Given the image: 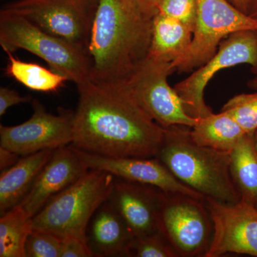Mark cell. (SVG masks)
Returning <instances> with one entry per match:
<instances>
[{
	"label": "cell",
	"instance_id": "1",
	"mask_svg": "<svg viewBox=\"0 0 257 257\" xmlns=\"http://www.w3.org/2000/svg\"><path fill=\"white\" fill-rule=\"evenodd\" d=\"M72 146L102 156L156 157L165 128L120 84L90 80L77 85Z\"/></svg>",
	"mask_w": 257,
	"mask_h": 257
},
{
	"label": "cell",
	"instance_id": "2",
	"mask_svg": "<svg viewBox=\"0 0 257 257\" xmlns=\"http://www.w3.org/2000/svg\"><path fill=\"white\" fill-rule=\"evenodd\" d=\"M153 18L137 0H99L87 47L92 80L121 84L128 78L149 55Z\"/></svg>",
	"mask_w": 257,
	"mask_h": 257
},
{
	"label": "cell",
	"instance_id": "3",
	"mask_svg": "<svg viewBox=\"0 0 257 257\" xmlns=\"http://www.w3.org/2000/svg\"><path fill=\"white\" fill-rule=\"evenodd\" d=\"M165 128L156 157L175 177L204 197L229 204L239 202L241 197L230 172V152L197 145L189 126Z\"/></svg>",
	"mask_w": 257,
	"mask_h": 257
},
{
	"label": "cell",
	"instance_id": "4",
	"mask_svg": "<svg viewBox=\"0 0 257 257\" xmlns=\"http://www.w3.org/2000/svg\"><path fill=\"white\" fill-rule=\"evenodd\" d=\"M115 177L108 172L89 170L78 180L51 198L32 217L33 229L47 231L61 238H87L89 221L109 199Z\"/></svg>",
	"mask_w": 257,
	"mask_h": 257
},
{
	"label": "cell",
	"instance_id": "5",
	"mask_svg": "<svg viewBox=\"0 0 257 257\" xmlns=\"http://www.w3.org/2000/svg\"><path fill=\"white\" fill-rule=\"evenodd\" d=\"M0 45L5 52L25 50L37 56L77 86L92 80L87 50L44 31L23 17L2 10Z\"/></svg>",
	"mask_w": 257,
	"mask_h": 257
},
{
	"label": "cell",
	"instance_id": "6",
	"mask_svg": "<svg viewBox=\"0 0 257 257\" xmlns=\"http://www.w3.org/2000/svg\"><path fill=\"white\" fill-rule=\"evenodd\" d=\"M197 23L188 48L172 62L174 72H189L210 60L225 38L234 32L257 30V21L228 0H197Z\"/></svg>",
	"mask_w": 257,
	"mask_h": 257
},
{
	"label": "cell",
	"instance_id": "7",
	"mask_svg": "<svg viewBox=\"0 0 257 257\" xmlns=\"http://www.w3.org/2000/svg\"><path fill=\"white\" fill-rule=\"evenodd\" d=\"M173 72L170 62L147 56L120 84L162 127L175 125L192 127L197 119L186 113L175 88L171 87L167 82L169 76Z\"/></svg>",
	"mask_w": 257,
	"mask_h": 257
},
{
	"label": "cell",
	"instance_id": "8",
	"mask_svg": "<svg viewBox=\"0 0 257 257\" xmlns=\"http://www.w3.org/2000/svg\"><path fill=\"white\" fill-rule=\"evenodd\" d=\"M99 0H18L2 9L87 51Z\"/></svg>",
	"mask_w": 257,
	"mask_h": 257
},
{
	"label": "cell",
	"instance_id": "9",
	"mask_svg": "<svg viewBox=\"0 0 257 257\" xmlns=\"http://www.w3.org/2000/svg\"><path fill=\"white\" fill-rule=\"evenodd\" d=\"M243 64L251 65L253 73L257 74V30H241L230 35L221 42L210 60L176 84L174 88L186 113L194 119L213 113L204 101L208 83L219 69Z\"/></svg>",
	"mask_w": 257,
	"mask_h": 257
},
{
	"label": "cell",
	"instance_id": "10",
	"mask_svg": "<svg viewBox=\"0 0 257 257\" xmlns=\"http://www.w3.org/2000/svg\"><path fill=\"white\" fill-rule=\"evenodd\" d=\"M161 231L179 257H204L213 234V223L205 200L165 192Z\"/></svg>",
	"mask_w": 257,
	"mask_h": 257
},
{
	"label": "cell",
	"instance_id": "11",
	"mask_svg": "<svg viewBox=\"0 0 257 257\" xmlns=\"http://www.w3.org/2000/svg\"><path fill=\"white\" fill-rule=\"evenodd\" d=\"M213 223L210 245L204 257L226 253L257 257V208L240 199L229 204L205 197Z\"/></svg>",
	"mask_w": 257,
	"mask_h": 257
},
{
	"label": "cell",
	"instance_id": "12",
	"mask_svg": "<svg viewBox=\"0 0 257 257\" xmlns=\"http://www.w3.org/2000/svg\"><path fill=\"white\" fill-rule=\"evenodd\" d=\"M32 108L28 121L15 126L0 125V147L22 157L72 144L73 111L52 114L37 99L32 101Z\"/></svg>",
	"mask_w": 257,
	"mask_h": 257
},
{
	"label": "cell",
	"instance_id": "13",
	"mask_svg": "<svg viewBox=\"0 0 257 257\" xmlns=\"http://www.w3.org/2000/svg\"><path fill=\"white\" fill-rule=\"evenodd\" d=\"M75 150L89 170L104 171L118 178L152 186L165 192L185 194L205 200L202 194L180 182L157 157L115 158Z\"/></svg>",
	"mask_w": 257,
	"mask_h": 257
},
{
	"label": "cell",
	"instance_id": "14",
	"mask_svg": "<svg viewBox=\"0 0 257 257\" xmlns=\"http://www.w3.org/2000/svg\"><path fill=\"white\" fill-rule=\"evenodd\" d=\"M165 192L147 184L115 179L109 202L121 214L134 238L160 232Z\"/></svg>",
	"mask_w": 257,
	"mask_h": 257
},
{
	"label": "cell",
	"instance_id": "15",
	"mask_svg": "<svg viewBox=\"0 0 257 257\" xmlns=\"http://www.w3.org/2000/svg\"><path fill=\"white\" fill-rule=\"evenodd\" d=\"M89 170L72 145L56 149L19 205L32 218L51 198Z\"/></svg>",
	"mask_w": 257,
	"mask_h": 257
},
{
	"label": "cell",
	"instance_id": "16",
	"mask_svg": "<svg viewBox=\"0 0 257 257\" xmlns=\"http://www.w3.org/2000/svg\"><path fill=\"white\" fill-rule=\"evenodd\" d=\"M133 239L122 216L106 201L93 216L87 236L94 256H130Z\"/></svg>",
	"mask_w": 257,
	"mask_h": 257
},
{
	"label": "cell",
	"instance_id": "17",
	"mask_svg": "<svg viewBox=\"0 0 257 257\" xmlns=\"http://www.w3.org/2000/svg\"><path fill=\"white\" fill-rule=\"evenodd\" d=\"M55 150H45L22 156L0 176V214L19 205Z\"/></svg>",
	"mask_w": 257,
	"mask_h": 257
},
{
	"label": "cell",
	"instance_id": "18",
	"mask_svg": "<svg viewBox=\"0 0 257 257\" xmlns=\"http://www.w3.org/2000/svg\"><path fill=\"white\" fill-rule=\"evenodd\" d=\"M232 114L226 111L197 119L190 128V137L197 145L230 152L246 135Z\"/></svg>",
	"mask_w": 257,
	"mask_h": 257
},
{
	"label": "cell",
	"instance_id": "19",
	"mask_svg": "<svg viewBox=\"0 0 257 257\" xmlns=\"http://www.w3.org/2000/svg\"><path fill=\"white\" fill-rule=\"evenodd\" d=\"M192 37V30L183 23L157 13L153 18L148 56L172 63L188 48Z\"/></svg>",
	"mask_w": 257,
	"mask_h": 257
},
{
	"label": "cell",
	"instance_id": "20",
	"mask_svg": "<svg viewBox=\"0 0 257 257\" xmlns=\"http://www.w3.org/2000/svg\"><path fill=\"white\" fill-rule=\"evenodd\" d=\"M230 172L241 199L257 205V150L254 134H246L230 152Z\"/></svg>",
	"mask_w": 257,
	"mask_h": 257
},
{
	"label": "cell",
	"instance_id": "21",
	"mask_svg": "<svg viewBox=\"0 0 257 257\" xmlns=\"http://www.w3.org/2000/svg\"><path fill=\"white\" fill-rule=\"evenodd\" d=\"M8 62L5 73L25 87L41 92H55L69 79L54 70L40 64L18 60L13 52H6Z\"/></svg>",
	"mask_w": 257,
	"mask_h": 257
},
{
	"label": "cell",
	"instance_id": "22",
	"mask_svg": "<svg viewBox=\"0 0 257 257\" xmlns=\"http://www.w3.org/2000/svg\"><path fill=\"white\" fill-rule=\"evenodd\" d=\"M33 230L32 218L18 205L0 218V257H26L25 245Z\"/></svg>",
	"mask_w": 257,
	"mask_h": 257
},
{
	"label": "cell",
	"instance_id": "23",
	"mask_svg": "<svg viewBox=\"0 0 257 257\" xmlns=\"http://www.w3.org/2000/svg\"><path fill=\"white\" fill-rule=\"evenodd\" d=\"M221 111L232 114L246 133L254 134L257 131V91L233 96Z\"/></svg>",
	"mask_w": 257,
	"mask_h": 257
},
{
	"label": "cell",
	"instance_id": "24",
	"mask_svg": "<svg viewBox=\"0 0 257 257\" xmlns=\"http://www.w3.org/2000/svg\"><path fill=\"white\" fill-rule=\"evenodd\" d=\"M130 256L179 257L177 251L162 231L148 236L134 238Z\"/></svg>",
	"mask_w": 257,
	"mask_h": 257
},
{
	"label": "cell",
	"instance_id": "25",
	"mask_svg": "<svg viewBox=\"0 0 257 257\" xmlns=\"http://www.w3.org/2000/svg\"><path fill=\"white\" fill-rule=\"evenodd\" d=\"M62 238L47 231L33 229L25 245L26 257H60Z\"/></svg>",
	"mask_w": 257,
	"mask_h": 257
},
{
	"label": "cell",
	"instance_id": "26",
	"mask_svg": "<svg viewBox=\"0 0 257 257\" xmlns=\"http://www.w3.org/2000/svg\"><path fill=\"white\" fill-rule=\"evenodd\" d=\"M158 13L178 20L194 32L197 18V0H162Z\"/></svg>",
	"mask_w": 257,
	"mask_h": 257
},
{
	"label": "cell",
	"instance_id": "27",
	"mask_svg": "<svg viewBox=\"0 0 257 257\" xmlns=\"http://www.w3.org/2000/svg\"><path fill=\"white\" fill-rule=\"evenodd\" d=\"M94 256L88 243L87 238L78 236H64L62 238V249L60 257Z\"/></svg>",
	"mask_w": 257,
	"mask_h": 257
},
{
	"label": "cell",
	"instance_id": "28",
	"mask_svg": "<svg viewBox=\"0 0 257 257\" xmlns=\"http://www.w3.org/2000/svg\"><path fill=\"white\" fill-rule=\"evenodd\" d=\"M30 96H21L9 87L0 88V116L5 115L10 107L31 100Z\"/></svg>",
	"mask_w": 257,
	"mask_h": 257
},
{
	"label": "cell",
	"instance_id": "29",
	"mask_svg": "<svg viewBox=\"0 0 257 257\" xmlns=\"http://www.w3.org/2000/svg\"><path fill=\"white\" fill-rule=\"evenodd\" d=\"M20 155L15 152L0 147V169L4 171L15 165L19 160Z\"/></svg>",
	"mask_w": 257,
	"mask_h": 257
},
{
	"label": "cell",
	"instance_id": "30",
	"mask_svg": "<svg viewBox=\"0 0 257 257\" xmlns=\"http://www.w3.org/2000/svg\"><path fill=\"white\" fill-rule=\"evenodd\" d=\"M140 8L147 15L153 18L158 13V7L162 0H137Z\"/></svg>",
	"mask_w": 257,
	"mask_h": 257
},
{
	"label": "cell",
	"instance_id": "31",
	"mask_svg": "<svg viewBox=\"0 0 257 257\" xmlns=\"http://www.w3.org/2000/svg\"><path fill=\"white\" fill-rule=\"evenodd\" d=\"M228 1L234 5L235 8L239 9L240 11L248 15L249 0H228Z\"/></svg>",
	"mask_w": 257,
	"mask_h": 257
},
{
	"label": "cell",
	"instance_id": "32",
	"mask_svg": "<svg viewBox=\"0 0 257 257\" xmlns=\"http://www.w3.org/2000/svg\"><path fill=\"white\" fill-rule=\"evenodd\" d=\"M248 15L257 21V0H249Z\"/></svg>",
	"mask_w": 257,
	"mask_h": 257
},
{
	"label": "cell",
	"instance_id": "33",
	"mask_svg": "<svg viewBox=\"0 0 257 257\" xmlns=\"http://www.w3.org/2000/svg\"><path fill=\"white\" fill-rule=\"evenodd\" d=\"M248 87L250 89L257 91V74H255L254 77L252 79H250L248 82Z\"/></svg>",
	"mask_w": 257,
	"mask_h": 257
},
{
	"label": "cell",
	"instance_id": "34",
	"mask_svg": "<svg viewBox=\"0 0 257 257\" xmlns=\"http://www.w3.org/2000/svg\"><path fill=\"white\" fill-rule=\"evenodd\" d=\"M254 142L255 145H256V148L257 150V131L254 133Z\"/></svg>",
	"mask_w": 257,
	"mask_h": 257
},
{
	"label": "cell",
	"instance_id": "35",
	"mask_svg": "<svg viewBox=\"0 0 257 257\" xmlns=\"http://www.w3.org/2000/svg\"><path fill=\"white\" fill-rule=\"evenodd\" d=\"M256 208H257V205L256 206Z\"/></svg>",
	"mask_w": 257,
	"mask_h": 257
}]
</instances>
